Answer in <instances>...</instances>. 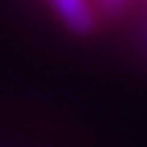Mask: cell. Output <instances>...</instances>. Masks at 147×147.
<instances>
[{
  "mask_svg": "<svg viewBox=\"0 0 147 147\" xmlns=\"http://www.w3.org/2000/svg\"><path fill=\"white\" fill-rule=\"evenodd\" d=\"M57 10V16L72 28L75 34H90L96 26V10L90 0H49Z\"/></svg>",
  "mask_w": 147,
  "mask_h": 147,
  "instance_id": "1",
  "label": "cell"
},
{
  "mask_svg": "<svg viewBox=\"0 0 147 147\" xmlns=\"http://www.w3.org/2000/svg\"><path fill=\"white\" fill-rule=\"evenodd\" d=\"M124 3H127V0H101V5H103L106 10H119Z\"/></svg>",
  "mask_w": 147,
  "mask_h": 147,
  "instance_id": "2",
  "label": "cell"
},
{
  "mask_svg": "<svg viewBox=\"0 0 147 147\" xmlns=\"http://www.w3.org/2000/svg\"><path fill=\"white\" fill-rule=\"evenodd\" d=\"M142 47H145V52H147V28H145V36H142Z\"/></svg>",
  "mask_w": 147,
  "mask_h": 147,
  "instance_id": "3",
  "label": "cell"
}]
</instances>
